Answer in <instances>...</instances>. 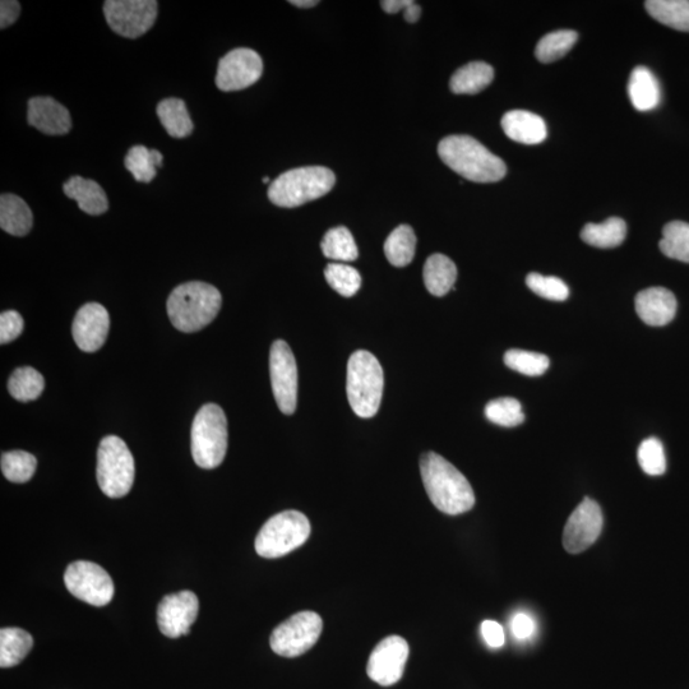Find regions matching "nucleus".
<instances>
[{
  "instance_id": "obj_1",
  "label": "nucleus",
  "mask_w": 689,
  "mask_h": 689,
  "mask_svg": "<svg viewBox=\"0 0 689 689\" xmlns=\"http://www.w3.org/2000/svg\"><path fill=\"white\" fill-rule=\"evenodd\" d=\"M420 473L430 501L446 515L457 516L473 510L475 494L469 480L436 452L420 460Z\"/></svg>"
},
{
  "instance_id": "obj_2",
  "label": "nucleus",
  "mask_w": 689,
  "mask_h": 689,
  "mask_svg": "<svg viewBox=\"0 0 689 689\" xmlns=\"http://www.w3.org/2000/svg\"><path fill=\"white\" fill-rule=\"evenodd\" d=\"M438 155L448 168L475 183H496L506 177L507 166L470 136H450L438 145Z\"/></svg>"
},
{
  "instance_id": "obj_3",
  "label": "nucleus",
  "mask_w": 689,
  "mask_h": 689,
  "mask_svg": "<svg viewBox=\"0 0 689 689\" xmlns=\"http://www.w3.org/2000/svg\"><path fill=\"white\" fill-rule=\"evenodd\" d=\"M223 297L206 282L192 281L179 285L168 299V316L177 330L192 334L210 325L219 314Z\"/></svg>"
},
{
  "instance_id": "obj_4",
  "label": "nucleus",
  "mask_w": 689,
  "mask_h": 689,
  "mask_svg": "<svg viewBox=\"0 0 689 689\" xmlns=\"http://www.w3.org/2000/svg\"><path fill=\"white\" fill-rule=\"evenodd\" d=\"M385 374L378 359L369 351H355L348 363L346 392L351 409L359 418H373L381 406Z\"/></svg>"
},
{
  "instance_id": "obj_5",
  "label": "nucleus",
  "mask_w": 689,
  "mask_h": 689,
  "mask_svg": "<svg viewBox=\"0 0 689 689\" xmlns=\"http://www.w3.org/2000/svg\"><path fill=\"white\" fill-rule=\"evenodd\" d=\"M334 171L323 166H305L286 171L268 188V198L282 208H295L326 196L334 188Z\"/></svg>"
},
{
  "instance_id": "obj_6",
  "label": "nucleus",
  "mask_w": 689,
  "mask_h": 689,
  "mask_svg": "<svg viewBox=\"0 0 689 689\" xmlns=\"http://www.w3.org/2000/svg\"><path fill=\"white\" fill-rule=\"evenodd\" d=\"M228 451V420L216 404L203 405L192 425L193 460L202 469H216Z\"/></svg>"
},
{
  "instance_id": "obj_7",
  "label": "nucleus",
  "mask_w": 689,
  "mask_h": 689,
  "mask_svg": "<svg viewBox=\"0 0 689 689\" xmlns=\"http://www.w3.org/2000/svg\"><path fill=\"white\" fill-rule=\"evenodd\" d=\"M311 522L299 511L277 513L262 526L256 538L258 556L275 559L302 547L311 535Z\"/></svg>"
},
{
  "instance_id": "obj_8",
  "label": "nucleus",
  "mask_w": 689,
  "mask_h": 689,
  "mask_svg": "<svg viewBox=\"0 0 689 689\" xmlns=\"http://www.w3.org/2000/svg\"><path fill=\"white\" fill-rule=\"evenodd\" d=\"M134 459L126 442L115 436L103 438L97 452V483L105 496L122 498L131 492Z\"/></svg>"
},
{
  "instance_id": "obj_9",
  "label": "nucleus",
  "mask_w": 689,
  "mask_h": 689,
  "mask_svg": "<svg viewBox=\"0 0 689 689\" xmlns=\"http://www.w3.org/2000/svg\"><path fill=\"white\" fill-rule=\"evenodd\" d=\"M323 621L317 613L299 612L276 627L270 638L275 654L284 658H298L317 644Z\"/></svg>"
},
{
  "instance_id": "obj_10",
  "label": "nucleus",
  "mask_w": 689,
  "mask_h": 689,
  "mask_svg": "<svg viewBox=\"0 0 689 689\" xmlns=\"http://www.w3.org/2000/svg\"><path fill=\"white\" fill-rule=\"evenodd\" d=\"M159 3L155 0H108L104 3L105 20L115 34L138 39L155 25Z\"/></svg>"
},
{
  "instance_id": "obj_11",
  "label": "nucleus",
  "mask_w": 689,
  "mask_h": 689,
  "mask_svg": "<svg viewBox=\"0 0 689 689\" xmlns=\"http://www.w3.org/2000/svg\"><path fill=\"white\" fill-rule=\"evenodd\" d=\"M69 593L94 607H104L114 596V584L109 573L99 564L77 561L69 564L64 573Z\"/></svg>"
},
{
  "instance_id": "obj_12",
  "label": "nucleus",
  "mask_w": 689,
  "mask_h": 689,
  "mask_svg": "<svg viewBox=\"0 0 689 689\" xmlns=\"http://www.w3.org/2000/svg\"><path fill=\"white\" fill-rule=\"evenodd\" d=\"M272 391L281 413L293 415L298 404V367L290 346L277 340L270 353Z\"/></svg>"
},
{
  "instance_id": "obj_13",
  "label": "nucleus",
  "mask_w": 689,
  "mask_h": 689,
  "mask_svg": "<svg viewBox=\"0 0 689 689\" xmlns=\"http://www.w3.org/2000/svg\"><path fill=\"white\" fill-rule=\"evenodd\" d=\"M262 73L260 54L247 48L234 49L219 62L216 86L225 92L244 90L260 81Z\"/></svg>"
},
{
  "instance_id": "obj_14",
  "label": "nucleus",
  "mask_w": 689,
  "mask_h": 689,
  "mask_svg": "<svg viewBox=\"0 0 689 689\" xmlns=\"http://www.w3.org/2000/svg\"><path fill=\"white\" fill-rule=\"evenodd\" d=\"M603 512L598 503L585 498L568 519L563 531V547L571 554H580L598 540L603 530Z\"/></svg>"
},
{
  "instance_id": "obj_15",
  "label": "nucleus",
  "mask_w": 689,
  "mask_h": 689,
  "mask_svg": "<svg viewBox=\"0 0 689 689\" xmlns=\"http://www.w3.org/2000/svg\"><path fill=\"white\" fill-rule=\"evenodd\" d=\"M409 645L400 636H390L379 642L368 661V677L379 686L390 687L404 675L409 658Z\"/></svg>"
},
{
  "instance_id": "obj_16",
  "label": "nucleus",
  "mask_w": 689,
  "mask_h": 689,
  "mask_svg": "<svg viewBox=\"0 0 689 689\" xmlns=\"http://www.w3.org/2000/svg\"><path fill=\"white\" fill-rule=\"evenodd\" d=\"M200 601L192 591H180L165 596L157 607V624L161 633L169 638L186 636L196 622Z\"/></svg>"
},
{
  "instance_id": "obj_17",
  "label": "nucleus",
  "mask_w": 689,
  "mask_h": 689,
  "mask_svg": "<svg viewBox=\"0 0 689 689\" xmlns=\"http://www.w3.org/2000/svg\"><path fill=\"white\" fill-rule=\"evenodd\" d=\"M110 317L105 307L99 303L83 305L73 321V339L85 353H95L103 348L108 339Z\"/></svg>"
},
{
  "instance_id": "obj_18",
  "label": "nucleus",
  "mask_w": 689,
  "mask_h": 689,
  "mask_svg": "<svg viewBox=\"0 0 689 689\" xmlns=\"http://www.w3.org/2000/svg\"><path fill=\"white\" fill-rule=\"evenodd\" d=\"M27 122L48 136H63L71 131L72 119L66 106L52 97H34L29 101Z\"/></svg>"
},
{
  "instance_id": "obj_19",
  "label": "nucleus",
  "mask_w": 689,
  "mask_h": 689,
  "mask_svg": "<svg viewBox=\"0 0 689 689\" xmlns=\"http://www.w3.org/2000/svg\"><path fill=\"white\" fill-rule=\"evenodd\" d=\"M635 307L642 322L652 327H661L673 321L677 313V299L668 289L650 288L637 294Z\"/></svg>"
},
{
  "instance_id": "obj_20",
  "label": "nucleus",
  "mask_w": 689,
  "mask_h": 689,
  "mask_svg": "<svg viewBox=\"0 0 689 689\" xmlns=\"http://www.w3.org/2000/svg\"><path fill=\"white\" fill-rule=\"evenodd\" d=\"M502 128L510 140L522 145H539L548 136L543 118L526 110H512L504 114Z\"/></svg>"
},
{
  "instance_id": "obj_21",
  "label": "nucleus",
  "mask_w": 689,
  "mask_h": 689,
  "mask_svg": "<svg viewBox=\"0 0 689 689\" xmlns=\"http://www.w3.org/2000/svg\"><path fill=\"white\" fill-rule=\"evenodd\" d=\"M63 192L71 200L76 201L87 215L99 216L108 211V197L100 184L94 180L73 177L64 184Z\"/></svg>"
},
{
  "instance_id": "obj_22",
  "label": "nucleus",
  "mask_w": 689,
  "mask_h": 689,
  "mask_svg": "<svg viewBox=\"0 0 689 689\" xmlns=\"http://www.w3.org/2000/svg\"><path fill=\"white\" fill-rule=\"evenodd\" d=\"M628 95L638 112H650L658 108L661 101V89L658 78L646 67H636L628 82Z\"/></svg>"
},
{
  "instance_id": "obj_23",
  "label": "nucleus",
  "mask_w": 689,
  "mask_h": 689,
  "mask_svg": "<svg viewBox=\"0 0 689 689\" xmlns=\"http://www.w3.org/2000/svg\"><path fill=\"white\" fill-rule=\"evenodd\" d=\"M34 225L29 205L15 194L0 197V228L15 237H25Z\"/></svg>"
},
{
  "instance_id": "obj_24",
  "label": "nucleus",
  "mask_w": 689,
  "mask_h": 689,
  "mask_svg": "<svg viewBox=\"0 0 689 689\" xmlns=\"http://www.w3.org/2000/svg\"><path fill=\"white\" fill-rule=\"evenodd\" d=\"M424 284L434 297H445L455 289L457 267L445 254H433L425 262Z\"/></svg>"
},
{
  "instance_id": "obj_25",
  "label": "nucleus",
  "mask_w": 689,
  "mask_h": 689,
  "mask_svg": "<svg viewBox=\"0 0 689 689\" xmlns=\"http://www.w3.org/2000/svg\"><path fill=\"white\" fill-rule=\"evenodd\" d=\"M494 69L484 62H473L461 67L452 76L450 89L456 95L479 94L492 83Z\"/></svg>"
},
{
  "instance_id": "obj_26",
  "label": "nucleus",
  "mask_w": 689,
  "mask_h": 689,
  "mask_svg": "<svg viewBox=\"0 0 689 689\" xmlns=\"http://www.w3.org/2000/svg\"><path fill=\"white\" fill-rule=\"evenodd\" d=\"M157 117L161 124L173 138H186L193 132V122L187 110V105L180 99H165L157 105Z\"/></svg>"
},
{
  "instance_id": "obj_27",
  "label": "nucleus",
  "mask_w": 689,
  "mask_h": 689,
  "mask_svg": "<svg viewBox=\"0 0 689 689\" xmlns=\"http://www.w3.org/2000/svg\"><path fill=\"white\" fill-rule=\"evenodd\" d=\"M34 638L21 628H3L0 631V667L12 668L29 655Z\"/></svg>"
},
{
  "instance_id": "obj_28",
  "label": "nucleus",
  "mask_w": 689,
  "mask_h": 689,
  "mask_svg": "<svg viewBox=\"0 0 689 689\" xmlns=\"http://www.w3.org/2000/svg\"><path fill=\"white\" fill-rule=\"evenodd\" d=\"M627 225L619 217H610L603 224H587L581 231V239L596 248L619 247L626 239Z\"/></svg>"
},
{
  "instance_id": "obj_29",
  "label": "nucleus",
  "mask_w": 689,
  "mask_h": 689,
  "mask_svg": "<svg viewBox=\"0 0 689 689\" xmlns=\"http://www.w3.org/2000/svg\"><path fill=\"white\" fill-rule=\"evenodd\" d=\"M646 11L670 29L689 32V0H649Z\"/></svg>"
},
{
  "instance_id": "obj_30",
  "label": "nucleus",
  "mask_w": 689,
  "mask_h": 689,
  "mask_svg": "<svg viewBox=\"0 0 689 689\" xmlns=\"http://www.w3.org/2000/svg\"><path fill=\"white\" fill-rule=\"evenodd\" d=\"M385 254L388 262L395 267H405L413 262L416 249V237L409 225L397 226L385 243Z\"/></svg>"
},
{
  "instance_id": "obj_31",
  "label": "nucleus",
  "mask_w": 689,
  "mask_h": 689,
  "mask_svg": "<svg viewBox=\"0 0 689 689\" xmlns=\"http://www.w3.org/2000/svg\"><path fill=\"white\" fill-rule=\"evenodd\" d=\"M163 160L160 151L134 146L126 156V168L136 182L151 183L156 177V169L163 166Z\"/></svg>"
},
{
  "instance_id": "obj_32",
  "label": "nucleus",
  "mask_w": 689,
  "mask_h": 689,
  "mask_svg": "<svg viewBox=\"0 0 689 689\" xmlns=\"http://www.w3.org/2000/svg\"><path fill=\"white\" fill-rule=\"evenodd\" d=\"M321 248L323 254L332 261L351 262L359 256L353 234L345 226L328 230Z\"/></svg>"
},
{
  "instance_id": "obj_33",
  "label": "nucleus",
  "mask_w": 689,
  "mask_h": 689,
  "mask_svg": "<svg viewBox=\"0 0 689 689\" xmlns=\"http://www.w3.org/2000/svg\"><path fill=\"white\" fill-rule=\"evenodd\" d=\"M45 388V379L36 369L22 367L12 373L8 381V391L13 399L29 402L39 399Z\"/></svg>"
},
{
  "instance_id": "obj_34",
  "label": "nucleus",
  "mask_w": 689,
  "mask_h": 689,
  "mask_svg": "<svg viewBox=\"0 0 689 689\" xmlns=\"http://www.w3.org/2000/svg\"><path fill=\"white\" fill-rule=\"evenodd\" d=\"M659 247L664 256L689 263V224L672 221L665 225Z\"/></svg>"
},
{
  "instance_id": "obj_35",
  "label": "nucleus",
  "mask_w": 689,
  "mask_h": 689,
  "mask_svg": "<svg viewBox=\"0 0 689 689\" xmlns=\"http://www.w3.org/2000/svg\"><path fill=\"white\" fill-rule=\"evenodd\" d=\"M578 40V34L572 30H561L545 35L536 45L535 55L541 63H553L564 57Z\"/></svg>"
},
{
  "instance_id": "obj_36",
  "label": "nucleus",
  "mask_w": 689,
  "mask_h": 689,
  "mask_svg": "<svg viewBox=\"0 0 689 689\" xmlns=\"http://www.w3.org/2000/svg\"><path fill=\"white\" fill-rule=\"evenodd\" d=\"M38 460L25 451L4 452L2 455V473L9 482L22 484L34 476Z\"/></svg>"
},
{
  "instance_id": "obj_37",
  "label": "nucleus",
  "mask_w": 689,
  "mask_h": 689,
  "mask_svg": "<svg viewBox=\"0 0 689 689\" xmlns=\"http://www.w3.org/2000/svg\"><path fill=\"white\" fill-rule=\"evenodd\" d=\"M326 280L332 289L345 298L354 297L362 288V276L345 263H330L325 270Z\"/></svg>"
},
{
  "instance_id": "obj_38",
  "label": "nucleus",
  "mask_w": 689,
  "mask_h": 689,
  "mask_svg": "<svg viewBox=\"0 0 689 689\" xmlns=\"http://www.w3.org/2000/svg\"><path fill=\"white\" fill-rule=\"evenodd\" d=\"M485 416L489 422L506 428L517 427V425L525 422L520 401L512 399V397H502V399L490 401L485 406Z\"/></svg>"
},
{
  "instance_id": "obj_39",
  "label": "nucleus",
  "mask_w": 689,
  "mask_h": 689,
  "mask_svg": "<svg viewBox=\"0 0 689 689\" xmlns=\"http://www.w3.org/2000/svg\"><path fill=\"white\" fill-rule=\"evenodd\" d=\"M504 364L512 371L536 377L547 372L550 362L547 355L513 349L504 354Z\"/></svg>"
},
{
  "instance_id": "obj_40",
  "label": "nucleus",
  "mask_w": 689,
  "mask_h": 689,
  "mask_svg": "<svg viewBox=\"0 0 689 689\" xmlns=\"http://www.w3.org/2000/svg\"><path fill=\"white\" fill-rule=\"evenodd\" d=\"M637 457L638 464L647 475L659 476L667 470L663 443L658 438L645 439L638 448Z\"/></svg>"
},
{
  "instance_id": "obj_41",
  "label": "nucleus",
  "mask_w": 689,
  "mask_h": 689,
  "mask_svg": "<svg viewBox=\"0 0 689 689\" xmlns=\"http://www.w3.org/2000/svg\"><path fill=\"white\" fill-rule=\"evenodd\" d=\"M526 285L539 297L553 300V302H563L570 297V289L558 277L543 276L533 272V274L527 275Z\"/></svg>"
},
{
  "instance_id": "obj_42",
  "label": "nucleus",
  "mask_w": 689,
  "mask_h": 689,
  "mask_svg": "<svg viewBox=\"0 0 689 689\" xmlns=\"http://www.w3.org/2000/svg\"><path fill=\"white\" fill-rule=\"evenodd\" d=\"M25 322L16 311L3 312L0 316V344L6 345L22 334Z\"/></svg>"
},
{
  "instance_id": "obj_43",
  "label": "nucleus",
  "mask_w": 689,
  "mask_h": 689,
  "mask_svg": "<svg viewBox=\"0 0 689 689\" xmlns=\"http://www.w3.org/2000/svg\"><path fill=\"white\" fill-rule=\"evenodd\" d=\"M511 630L517 640H527L534 635L536 626L534 619L526 613H517L512 618Z\"/></svg>"
},
{
  "instance_id": "obj_44",
  "label": "nucleus",
  "mask_w": 689,
  "mask_h": 689,
  "mask_svg": "<svg viewBox=\"0 0 689 689\" xmlns=\"http://www.w3.org/2000/svg\"><path fill=\"white\" fill-rule=\"evenodd\" d=\"M482 635L485 642L492 649H499L504 645V631L501 624L496 621H484L482 624Z\"/></svg>"
},
{
  "instance_id": "obj_45",
  "label": "nucleus",
  "mask_w": 689,
  "mask_h": 689,
  "mask_svg": "<svg viewBox=\"0 0 689 689\" xmlns=\"http://www.w3.org/2000/svg\"><path fill=\"white\" fill-rule=\"evenodd\" d=\"M21 6L16 0H2L0 3V29L13 25L20 17Z\"/></svg>"
},
{
  "instance_id": "obj_46",
  "label": "nucleus",
  "mask_w": 689,
  "mask_h": 689,
  "mask_svg": "<svg viewBox=\"0 0 689 689\" xmlns=\"http://www.w3.org/2000/svg\"><path fill=\"white\" fill-rule=\"evenodd\" d=\"M413 0H385L381 3L383 11L388 13V15H395L399 13L402 9L408 8Z\"/></svg>"
},
{
  "instance_id": "obj_47",
  "label": "nucleus",
  "mask_w": 689,
  "mask_h": 689,
  "mask_svg": "<svg viewBox=\"0 0 689 689\" xmlns=\"http://www.w3.org/2000/svg\"><path fill=\"white\" fill-rule=\"evenodd\" d=\"M420 15H422V8H420L418 3H411L408 8L405 9V20L409 23H415L419 21Z\"/></svg>"
},
{
  "instance_id": "obj_48",
  "label": "nucleus",
  "mask_w": 689,
  "mask_h": 689,
  "mask_svg": "<svg viewBox=\"0 0 689 689\" xmlns=\"http://www.w3.org/2000/svg\"><path fill=\"white\" fill-rule=\"evenodd\" d=\"M318 0H291L290 4L298 8H312L316 7Z\"/></svg>"
},
{
  "instance_id": "obj_49",
  "label": "nucleus",
  "mask_w": 689,
  "mask_h": 689,
  "mask_svg": "<svg viewBox=\"0 0 689 689\" xmlns=\"http://www.w3.org/2000/svg\"><path fill=\"white\" fill-rule=\"evenodd\" d=\"M263 183H265V184L270 183V178H268V177L263 178Z\"/></svg>"
}]
</instances>
